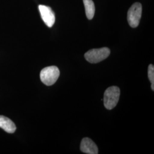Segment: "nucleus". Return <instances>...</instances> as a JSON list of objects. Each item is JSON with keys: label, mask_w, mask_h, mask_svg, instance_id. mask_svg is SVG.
I'll return each mask as SVG.
<instances>
[{"label": "nucleus", "mask_w": 154, "mask_h": 154, "mask_svg": "<svg viewBox=\"0 0 154 154\" xmlns=\"http://www.w3.org/2000/svg\"><path fill=\"white\" fill-rule=\"evenodd\" d=\"M0 128L10 134L14 133L16 130L15 124L10 119L3 116H0Z\"/></svg>", "instance_id": "obj_7"}, {"label": "nucleus", "mask_w": 154, "mask_h": 154, "mask_svg": "<svg viewBox=\"0 0 154 154\" xmlns=\"http://www.w3.org/2000/svg\"><path fill=\"white\" fill-rule=\"evenodd\" d=\"M148 76L149 79L151 83V89L152 91L154 90V66L151 64L149 66L148 69Z\"/></svg>", "instance_id": "obj_9"}, {"label": "nucleus", "mask_w": 154, "mask_h": 154, "mask_svg": "<svg viewBox=\"0 0 154 154\" xmlns=\"http://www.w3.org/2000/svg\"><path fill=\"white\" fill-rule=\"evenodd\" d=\"M60 74V70L57 66H49L41 70L40 78L42 83L46 86H51L56 82Z\"/></svg>", "instance_id": "obj_1"}, {"label": "nucleus", "mask_w": 154, "mask_h": 154, "mask_svg": "<svg viewBox=\"0 0 154 154\" xmlns=\"http://www.w3.org/2000/svg\"><path fill=\"white\" fill-rule=\"evenodd\" d=\"M142 6L140 3L134 4L127 13V21L131 28L138 26L142 16Z\"/></svg>", "instance_id": "obj_4"}, {"label": "nucleus", "mask_w": 154, "mask_h": 154, "mask_svg": "<svg viewBox=\"0 0 154 154\" xmlns=\"http://www.w3.org/2000/svg\"><path fill=\"white\" fill-rule=\"evenodd\" d=\"M120 89L116 86H111L105 91L103 98L105 107L107 110H112L116 107L119 99Z\"/></svg>", "instance_id": "obj_2"}, {"label": "nucleus", "mask_w": 154, "mask_h": 154, "mask_svg": "<svg viewBox=\"0 0 154 154\" xmlns=\"http://www.w3.org/2000/svg\"><path fill=\"white\" fill-rule=\"evenodd\" d=\"M110 54V50L107 48L90 50L85 54V59L91 63H99L106 59Z\"/></svg>", "instance_id": "obj_3"}, {"label": "nucleus", "mask_w": 154, "mask_h": 154, "mask_svg": "<svg viewBox=\"0 0 154 154\" xmlns=\"http://www.w3.org/2000/svg\"><path fill=\"white\" fill-rule=\"evenodd\" d=\"M81 151L86 154H98V149L97 146L90 138H85L82 140L80 146Z\"/></svg>", "instance_id": "obj_6"}, {"label": "nucleus", "mask_w": 154, "mask_h": 154, "mask_svg": "<svg viewBox=\"0 0 154 154\" xmlns=\"http://www.w3.org/2000/svg\"><path fill=\"white\" fill-rule=\"evenodd\" d=\"M39 11L42 20L49 27L51 28L55 21V14L49 6L40 5L38 6Z\"/></svg>", "instance_id": "obj_5"}, {"label": "nucleus", "mask_w": 154, "mask_h": 154, "mask_svg": "<svg viewBox=\"0 0 154 154\" xmlns=\"http://www.w3.org/2000/svg\"><path fill=\"white\" fill-rule=\"evenodd\" d=\"M86 17L88 20H92L95 14V5L93 0H83Z\"/></svg>", "instance_id": "obj_8"}]
</instances>
